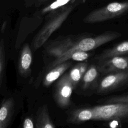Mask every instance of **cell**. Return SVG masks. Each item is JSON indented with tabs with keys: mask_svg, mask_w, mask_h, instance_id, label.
Returning <instances> with one entry per match:
<instances>
[{
	"mask_svg": "<svg viewBox=\"0 0 128 128\" xmlns=\"http://www.w3.org/2000/svg\"><path fill=\"white\" fill-rule=\"evenodd\" d=\"M122 34L116 32H106L92 37H86L76 42L68 38L62 40L57 48L58 57L70 54L76 50L88 52L120 37Z\"/></svg>",
	"mask_w": 128,
	"mask_h": 128,
	"instance_id": "cell-1",
	"label": "cell"
},
{
	"mask_svg": "<svg viewBox=\"0 0 128 128\" xmlns=\"http://www.w3.org/2000/svg\"><path fill=\"white\" fill-rule=\"evenodd\" d=\"M128 12V1L114 2L96 10L88 14L84 19L86 23H95L108 20Z\"/></svg>",
	"mask_w": 128,
	"mask_h": 128,
	"instance_id": "cell-2",
	"label": "cell"
},
{
	"mask_svg": "<svg viewBox=\"0 0 128 128\" xmlns=\"http://www.w3.org/2000/svg\"><path fill=\"white\" fill-rule=\"evenodd\" d=\"M93 108L96 120H112L128 118V102L108 103Z\"/></svg>",
	"mask_w": 128,
	"mask_h": 128,
	"instance_id": "cell-3",
	"label": "cell"
},
{
	"mask_svg": "<svg viewBox=\"0 0 128 128\" xmlns=\"http://www.w3.org/2000/svg\"><path fill=\"white\" fill-rule=\"evenodd\" d=\"M72 8H64L56 15L52 18L36 36L33 42V48L37 50L41 47L52 34L58 28L68 16Z\"/></svg>",
	"mask_w": 128,
	"mask_h": 128,
	"instance_id": "cell-4",
	"label": "cell"
},
{
	"mask_svg": "<svg viewBox=\"0 0 128 128\" xmlns=\"http://www.w3.org/2000/svg\"><path fill=\"white\" fill-rule=\"evenodd\" d=\"M74 88L68 74H64L58 81L55 86L54 96L58 106L64 108L69 106L70 97Z\"/></svg>",
	"mask_w": 128,
	"mask_h": 128,
	"instance_id": "cell-5",
	"label": "cell"
},
{
	"mask_svg": "<svg viewBox=\"0 0 128 128\" xmlns=\"http://www.w3.org/2000/svg\"><path fill=\"white\" fill-rule=\"evenodd\" d=\"M128 82V70L110 72L100 82L98 92L99 93L108 92Z\"/></svg>",
	"mask_w": 128,
	"mask_h": 128,
	"instance_id": "cell-6",
	"label": "cell"
},
{
	"mask_svg": "<svg viewBox=\"0 0 128 128\" xmlns=\"http://www.w3.org/2000/svg\"><path fill=\"white\" fill-rule=\"evenodd\" d=\"M96 66L99 72L103 73L128 70V56H114L100 60Z\"/></svg>",
	"mask_w": 128,
	"mask_h": 128,
	"instance_id": "cell-7",
	"label": "cell"
},
{
	"mask_svg": "<svg viewBox=\"0 0 128 128\" xmlns=\"http://www.w3.org/2000/svg\"><path fill=\"white\" fill-rule=\"evenodd\" d=\"M14 104L12 98L2 100L0 109V128H6L10 124L14 114Z\"/></svg>",
	"mask_w": 128,
	"mask_h": 128,
	"instance_id": "cell-8",
	"label": "cell"
},
{
	"mask_svg": "<svg viewBox=\"0 0 128 128\" xmlns=\"http://www.w3.org/2000/svg\"><path fill=\"white\" fill-rule=\"evenodd\" d=\"M32 60V50L29 45L26 44L22 49L18 64L19 73L23 76H27L30 74Z\"/></svg>",
	"mask_w": 128,
	"mask_h": 128,
	"instance_id": "cell-9",
	"label": "cell"
},
{
	"mask_svg": "<svg viewBox=\"0 0 128 128\" xmlns=\"http://www.w3.org/2000/svg\"><path fill=\"white\" fill-rule=\"evenodd\" d=\"M70 62H64L56 65L50 69V70L45 75L43 84L46 86H50L52 82L57 80L70 66Z\"/></svg>",
	"mask_w": 128,
	"mask_h": 128,
	"instance_id": "cell-10",
	"label": "cell"
},
{
	"mask_svg": "<svg viewBox=\"0 0 128 128\" xmlns=\"http://www.w3.org/2000/svg\"><path fill=\"white\" fill-rule=\"evenodd\" d=\"M128 54V40L124 41L116 45L114 47L103 51L97 56L98 60L114 56H120Z\"/></svg>",
	"mask_w": 128,
	"mask_h": 128,
	"instance_id": "cell-11",
	"label": "cell"
},
{
	"mask_svg": "<svg viewBox=\"0 0 128 128\" xmlns=\"http://www.w3.org/2000/svg\"><path fill=\"white\" fill-rule=\"evenodd\" d=\"M94 112L93 108H82L74 110L72 113L70 121L74 124H80L90 120H93Z\"/></svg>",
	"mask_w": 128,
	"mask_h": 128,
	"instance_id": "cell-12",
	"label": "cell"
},
{
	"mask_svg": "<svg viewBox=\"0 0 128 128\" xmlns=\"http://www.w3.org/2000/svg\"><path fill=\"white\" fill-rule=\"evenodd\" d=\"M90 56V54L86 52L76 50L70 54L62 56L56 58L54 62L50 64V69L54 68L56 65L67 61L69 60H72L75 61L82 62L86 60Z\"/></svg>",
	"mask_w": 128,
	"mask_h": 128,
	"instance_id": "cell-13",
	"label": "cell"
},
{
	"mask_svg": "<svg viewBox=\"0 0 128 128\" xmlns=\"http://www.w3.org/2000/svg\"><path fill=\"white\" fill-rule=\"evenodd\" d=\"M36 119L37 128H54L55 127L50 118L47 104L43 105L38 109Z\"/></svg>",
	"mask_w": 128,
	"mask_h": 128,
	"instance_id": "cell-14",
	"label": "cell"
},
{
	"mask_svg": "<svg viewBox=\"0 0 128 128\" xmlns=\"http://www.w3.org/2000/svg\"><path fill=\"white\" fill-rule=\"evenodd\" d=\"M88 67L87 62H80L74 66L68 74V76L70 81L74 84V87L82 79L84 73Z\"/></svg>",
	"mask_w": 128,
	"mask_h": 128,
	"instance_id": "cell-15",
	"label": "cell"
},
{
	"mask_svg": "<svg viewBox=\"0 0 128 128\" xmlns=\"http://www.w3.org/2000/svg\"><path fill=\"white\" fill-rule=\"evenodd\" d=\"M98 72H100L97 66L94 65H92L87 69L82 79V86L84 89L88 88L96 80L98 76Z\"/></svg>",
	"mask_w": 128,
	"mask_h": 128,
	"instance_id": "cell-16",
	"label": "cell"
},
{
	"mask_svg": "<svg viewBox=\"0 0 128 128\" xmlns=\"http://www.w3.org/2000/svg\"><path fill=\"white\" fill-rule=\"evenodd\" d=\"M5 51L4 40L2 38L0 42V85L2 84V80L4 76V72L5 69Z\"/></svg>",
	"mask_w": 128,
	"mask_h": 128,
	"instance_id": "cell-17",
	"label": "cell"
},
{
	"mask_svg": "<svg viewBox=\"0 0 128 128\" xmlns=\"http://www.w3.org/2000/svg\"><path fill=\"white\" fill-rule=\"evenodd\" d=\"M69 0H57L51 4L49 6L44 9L42 12H46L52 10H54L58 8V7L64 5Z\"/></svg>",
	"mask_w": 128,
	"mask_h": 128,
	"instance_id": "cell-18",
	"label": "cell"
},
{
	"mask_svg": "<svg viewBox=\"0 0 128 128\" xmlns=\"http://www.w3.org/2000/svg\"><path fill=\"white\" fill-rule=\"evenodd\" d=\"M108 103L128 102V94L118 96L110 98L106 100Z\"/></svg>",
	"mask_w": 128,
	"mask_h": 128,
	"instance_id": "cell-19",
	"label": "cell"
},
{
	"mask_svg": "<svg viewBox=\"0 0 128 128\" xmlns=\"http://www.w3.org/2000/svg\"><path fill=\"white\" fill-rule=\"evenodd\" d=\"M22 128H34V124L32 120L30 118H26L22 124Z\"/></svg>",
	"mask_w": 128,
	"mask_h": 128,
	"instance_id": "cell-20",
	"label": "cell"
},
{
	"mask_svg": "<svg viewBox=\"0 0 128 128\" xmlns=\"http://www.w3.org/2000/svg\"><path fill=\"white\" fill-rule=\"evenodd\" d=\"M6 22H4L2 25V28H1V32L2 33H3L5 30V28H6Z\"/></svg>",
	"mask_w": 128,
	"mask_h": 128,
	"instance_id": "cell-21",
	"label": "cell"
},
{
	"mask_svg": "<svg viewBox=\"0 0 128 128\" xmlns=\"http://www.w3.org/2000/svg\"><path fill=\"white\" fill-rule=\"evenodd\" d=\"M46 0H37V2L38 3V4H41V3H42L44 2Z\"/></svg>",
	"mask_w": 128,
	"mask_h": 128,
	"instance_id": "cell-22",
	"label": "cell"
}]
</instances>
